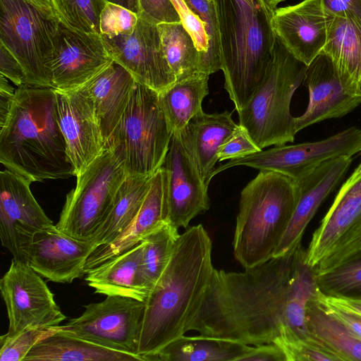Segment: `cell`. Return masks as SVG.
I'll use <instances>...</instances> for the list:
<instances>
[{
	"mask_svg": "<svg viewBox=\"0 0 361 361\" xmlns=\"http://www.w3.org/2000/svg\"><path fill=\"white\" fill-rule=\"evenodd\" d=\"M295 250L243 272L214 269L189 331L246 345L274 343L283 327Z\"/></svg>",
	"mask_w": 361,
	"mask_h": 361,
	"instance_id": "obj_1",
	"label": "cell"
},
{
	"mask_svg": "<svg viewBox=\"0 0 361 361\" xmlns=\"http://www.w3.org/2000/svg\"><path fill=\"white\" fill-rule=\"evenodd\" d=\"M212 240L202 224L180 234L145 301L137 355L144 361L189 331L211 284Z\"/></svg>",
	"mask_w": 361,
	"mask_h": 361,
	"instance_id": "obj_2",
	"label": "cell"
},
{
	"mask_svg": "<svg viewBox=\"0 0 361 361\" xmlns=\"http://www.w3.org/2000/svg\"><path fill=\"white\" fill-rule=\"evenodd\" d=\"M0 161L32 182L75 176L56 111V90L23 84L0 128Z\"/></svg>",
	"mask_w": 361,
	"mask_h": 361,
	"instance_id": "obj_3",
	"label": "cell"
},
{
	"mask_svg": "<svg viewBox=\"0 0 361 361\" xmlns=\"http://www.w3.org/2000/svg\"><path fill=\"white\" fill-rule=\"evenodd\" d=\"M219 28L224 88L240 112L261 84L276 36L271 13L259 1L214 0Z\"/></svg>",
	"mask_w": 361,
	"mask_h": 361,
	"instance_id": "obj_4",
	"label": "cell"
},
{
	"mask_svg": "<svg viewBox=\"0 0 361 361\" xmlns=\"http://www.w3.org/2000/svg\"><path fill=\"white\" fill-rule=\"evenodd\" d=\"M297 180L259 171L240 192L233 240L235 259L244 269L273 258L298 201Z\"/></svg>",
	"mask_w": 361,
	"mask_h": 361,
	"instance_id": "obj_5",
	"label": "cell"
},
{
	"mask_svg": "<svg viewBox=\"0 0 361 361\" xmlns=\"http://www.w3.org/2000/svg\"><path fill=\"white\" fill-rule=\"evenodd\" d=\"M307 65L295 58L276 37L264 77L247 105L238 113V124L260 149L293 142L296 134L290 102L302 82Z\"/></svg>",
	"mask_w": 361,
	"mask_h": 361,
	"instance_id": "obj_6",
	"label": "cell"
},
{
	"mask_svg": "<svg viewBox=\"0 0 361 361\" xmlns=\"http://www.w3.org/2000/svg\"><path fill=\"white\" fill-rule=\"evenodd\" d=\"M172 135L159 92L136 82L104 148L113 150L121 159L127 176H152L164 163Z\"/></svg>",
	"mask_w": 361,
	"mask_h": 361,
	"instance_id": "obj_7",
	"label": "cell"
},
{
	"mask_svg": "<svg viewBox=\"0 0 361 361\" xmlns=\"http://www.w3.org/2000/svg\"><path fill=\"white\" fill-rule=\"evenodd\" d=\"M59 22L25 0H0V44L20 63L27 84L52 87L49 65Z\"/></svg>",
	"mask_w": 361,
	"mask_h": 361,
	"instance_id": "obj_8",
	"label": "cell"
},
{
	"mask_svg": "<svg viewBox=\"0 0 361 361\" xmlns=\"http://www.w3.org/2000/svg\"><path fill=\"white\" fill-rule=\"evenodd\" d=\"M76 177V186L67 194L56 226L71 237L90 241L109 212L127 173L116 153L104 149Z\"/></svg>",
	"mask_w": 361,
	"mask_h": 361,
	"instance_id": "obj_9",
	"label": "cell"
},
{
	"mask_svg": "<svg viewBox=\"0 0 361 361\" xmlns=\"http://www.w3.org/2000/svg\"><path fill=\"white\" fill-rule=\"evenodd\" d=\"M361 250V176L343 184L314 231L306 260L317 274L333 269Z\"/></svg>",
	"mask_w": 361,
	"mask_h": 361,
	"instance_id": "obj_10",
	"label": "cell"
},
{
	"mask_svg": "<svg viewBox=\"0 0 361 361\" xmlns=\"http://www.w3.org/2000/svg\"><path fill=\"white\" fill-rule=\"evenodd\" d=\"M145 306V302L131 298L107 295L102 302L85 305L83 313L60 326V331L137 355Z\"/></svg>",
	"mask_w": 361,
	"mask_h": 361,
	"instance_id": "obj_11",
	"label": "cell"
},
{
	"mask_svg": "<svg viewBox=\"0 0 361 361\" xmlns=\"http://www.w3.org/2000/svg\"><path fill=\"white\" fill-rule=\"evenodd\" d=\"M361 152V130L350 127L322 140L262 149L243 158L231 159L221 170L245 166L259 171L278 172L295 180L305 176L323 163Z\"/></svg>",
	"mask_w": 361,
	"mask_h": 361,
	"instance_id": "obj_12",
	"label": "cell"
},
{
	"mask_svg": "<svg viewBox=\"0 0 361 361\" xmlns=\"http://www.w3.org/2000/svg\"><path fill=\"white\" fill-rule=\"evenodd\" d=\"M7 309L8 330L16 334L28 326H54L66 319L42 276L27 262L13 258L0 280Z\"/></svg>",
	"mask_w": 361,
	"mask_h": 361,
	"instance_id": "obj_13",
	"label": "cell"
},
{
	"mask_svg": "<svg viewBox=\"0 0 361 361\" xmlns=\"http://www.w3.org/2000/svg\"><path fill=\"white\" fill-rule=\"evenodd\" d=\"M31 182L8 169L0 173V238L13 258L27 262L35 235L53 225L31 192Z\"/></svg>",
	"mask_w": 361,
	"mask_h": 361,
	"instance_id": "obj_14",
	"label": "cell"
},
{
	"mask_svg": "<svg viewBox=\"0 0 361 361\" xmlns=\"http://www.w3.org/2000/svg\"><path fill=\"white\" fill-rule=\"evenodd\" d=\"M158 23L138 14L130 32L102 37L114 61L125 68L136 82L160 92L176 81L165 56Z\"/></svg>",
	"mask_w": 361,
	"mask_h": 361,
	"instance_id": "obj_15",
	"label": "cell"
},
{
	"mask_svg": "<svg viewBox=\"0 0 361 361\" xmlns=\"http://www.w3.org/2000/svg\"><path fill=\"white\" fill-rule=\"evenodd\" d=\"M113 62L101 35L79 32L59 22L49 65L53 88L79 89Z\"/></svg>",
	"mask_w": 361,
	"mask_h": 361,
	"instance_id": "obj_16",
	"label": "cell"
},
{
	"mask_svg": "<svg viewBox=\"0 0 361 361\" xmlns=\"http://www.w3.org/2000/svg\"><path fill=\"white\" fill-rule=\"evenodd\" d=\"M161 167L166 173V223L187 228L192 219L209 209V198L208 185L186 152L178 132L173 133Z\"/></svg>",
	"mask_w": 361,
	"mask_h": 361,
	"instance_id": "obj_17",
	"label": "cell"
},
{
	"mask_svg": "<svg viewBox=\"0 0 361 361\" xmlns=\"http://www.w3.org/2000/svg\"><path fill=\"white\" fill-rule=\"evenodd\" d=\"M56 96L58 123L77 176L104 152V139L93 103L82 87L56 90Z\"/></svg>",
	"mask_w": 361,
	"mask_h": 361,
	"instance_id": "obj_18",
	"label": "cell"
},
{
	"mask_svg": "<svg viewBox=\"0 0 361 361\" xmlns=\"http://www.w3.org/2000/svg\"><path fill=\"white\" fill-rule=\"evenodd\" d=\"M332 18L324 11L321 0H303L276 8L271 13V25L285 48L308 66L322 52Z\"/></svg>",
	"mask_w": 361,
	"mask_h": 361,
	"instance_id": "obj_19",
	"label": "cell"
},
{
	"mask_svg": "<svg viewBox=\"0 0 361 361\" xmlns=\"http://www.w3.org/2000/svg\"><path fill=\"white\" fill-rule=\"evenodd\" d=\"M302 83L309 92L305 113L294 117L296 133L309 126L345 116L361 104V95L348 92L331 58L321 52L307 66Z\"/></svg>",
	"mask_w": 361,
	"mask_h": 361,
	"instance_id": "obj_20",
	"label": "cell"
},
{
	"mask_svg": "<svg viewBox=\"0 0 361 361\" xmlns=\"http://www.w3.org/2000/svg\"><path fill=\"white\" fill-rule=\"evenodd\" d=\"M97 246L76 239L51 225L34 237L28 263L48 281L71 283L85 275V264Z\"/></svg>",
	"mask_w": 361,
	"mask_h": 361,
	"instance_id": "obj_21",
	"label": "cell"
},
{
	"mask_svg": "<svg viewBox=\"0 0 361 361\" xmlns=\"http://www.w3.org/2000/svg\"><path fill=\"white\" fill-rule=\"evenodd\" d=\"M352 160L351 157L329 160L297 180L300 188L298 201L273 257L287 255L300 245L308 224L323 201L341 181Z\"/></svg>",
	"mask_w": 361,
	"mask_h": 361,
	"instance_id": "obj_22",
	"label": "cell"
},
{
	"mask_svg": "<svg viewBox=\"0 0 361 361\" xmlns=\"http://www.w3.org/2000/svg\"><path fill=\"white\" fill-rule=\"evenodd\" d=\"M166 173L160 168L153 176L142 204L130 224L110 243L97 247L85 264V274L107 259L142 242L166 223Z\"/></svg>",
	"mask_w": 361,
	"mask_h": 361,
	"instance_id": "obj_23",
	"label": "cell"
},
{
	"mask_svg": "<svg viewBox=\"0 0 361 361\" xmlns=\"http://www.w3.org/2000/svg\"><path fill=\"white\" fill-rule=\"evenodd\" d=\"M237 125L228 111L213 114L202 111L177 131L186 152L207 185L219 161V147Z\"/></svg>",
	"mask_w": 361,
	"mask_h": 361,
	"instance_id": "obj_24",
	"label": "cell"
},
{
	"mask_svg": "<svg viewBox=\"0 0 361 361\" xmlns=\"http://www.w3.org/2000/svg\"><path fill=\"white\" fill-rule=\"evenodd\" d=\"M135 82L133 76L114 61L82 87L93 103L105 143L122 117Z\"/></svg>",
	"mask_w": 361,
	"mask_h": 361,
	"instance_id": "obj_25",
	"label": "cell"
},
{
	"mask_svg": "<svg viewBox=\"0 0 361 361\" xmlns=\"http://www.w3.org/2000/svg\"><path fill=\"white\" fill-rule=\"evenodd\" d=\"M145 240L87 271L85 281L96 293L128 297L145 302L148 293L139 281Z\"/></svg>",
	"mask_w": 361,
	"mask_h": 361,
	"instance_id": "obj_26",
	"label": "cell"
},
{
	"mask_svg": "<svg viewBox=\"0 0 361 361\" xmlns=\"http://www.w3.org/2000/svg\"><path fill=\"white\" fill-rule=\"evenodd\" d=\"M322 52L334 62L345 88L361 95V25L350 18L333 17Z\"/></svg>",
	"mask_w": 361,
	"mask_h": 361,
	"instance_id": "obj_27",
	"label": "cell"
},
{
	"mask_svg": "<svg viewBox=\"0 0 361 361\" xmlns=\"http://www.w3.org/2000/svg\"><path fill=\"white\" fill-rule=\"evenodd\" d=\"M23 361H144V359L59 331L37 344Z\"/></svg>",
	"mask_w": 361,
	"mask_h": 361,
	"instance_id": "obj_28",
	"label": "cell"
},
{
	"mask_svg": "<svg viewBox=\"0 0 361 361\" xmlns=\"http://www.w3.org/2000/svg\"><path fill=\"white\" fill-rule=\"evenodd\" d=\"M319 291L316 271L307 263L306 250L300 244L294 252L293 269L280 336L304 338L308 336L306 307L317 298Z\"/></svg>",
	"mask_w": 361,
	"mask_h": 361,
	"instance_id": "obj_29",
	"label": "cell"
},
{
	"mask_svg": "<svg viewBox=\"0 0 361 361\" xmlns=\"http://www.w3.org/2000/svg\"><path fill=\"white\" fill-rule=\"evenodd\" d=\"M252 349L233 341L183 335L148 356L147 361H240Z\"/></svg>",
	"mask_w": 361,
	"mask_h": 361,
	"instance_id": "obj_30",
	"label": "cell"
},
{
	"mask_svg": "<svg viewBox=\"0 0 361 361\" xmlns=\"http://www.w3.org/2000/svg\"><path fill=\"white\" fill-rule=\"evenodd\" d=\"M152 176H127L106 217L90 240L97 247L112 242L134 219L148 192Z\"/></svg>",
	"mask_w": 361,
	"mask_h": 361,
	"instance_id": "obj_31",
	"label": "cell"
},
{
	"mask_svg": "<svg viewBox=\"0 0 361 361\" xmlns=\"http://www.w3.org/2000/svg\"><path fill=\"white\" fill-rule=\"evenodd\" d=\"M305 321L308 336L340 361H361V340L315 299L306 307Z\"/></svg>",
	"mask_w": 361,
	"mask_h": 361,
	"instance_id": "obj_32",
	"label": "cell"
},
{
	"mask_svg": "<svg viewBox=\"0 0 361 361\" xmlns=\"http://www.w3.org/2000/svg\"><path fill=\"white\" fill-rule=\"evenodd\" d=\"M209 76L197 74L176 80L159 92L161 108L173 133L182 130L192 117L203 111L202 102L209 94Z\"/></svg>",
	"mask_w": 361,
	"mask_h": 361,
	"instance_id": "obj_33",
	"label": "cell"
},
{
	"mask_svg": "<svg viewBox=\"0 0 361 361\" xmlns=\"http://www.w3.org/2000/svg\"><path fill=\"white\" fill-rule=\"evenodd\" d=\"M165 56L176 80L202 74L201 55L180 22L157 25Z\"/></svg>",
	"mask_w": 361,
	"mask_h": 361,
	"instance_id": "obj_34",
	"label": "cell"
},
{
	"mask_svg": "<svg viewBox=\"0 0 361 361\" xmlns=\"http://www.w3.org/2000/svg\"><path fill=\"white\" fill-rule=\"evenodd\" d=\"M179 235L178 228L165 224L144 240L138 276L148 295L169 263Z\"/></svg>",
	"mask_w": 361,
	"mask_h": 361,
	"instance_id": "obj_35",
	"label": "cell"
},
{
	"mask_svg": "<svg viewBox=\"0 0 361 361\" xmlns=\"http://www.w3.org/2000/svg\"><path fill=\"white\" fill-rule=\"evenodd\" d=\"M66 26L85 33L100 34L99 20L106 0H49Z\"/></svg>",
	"mask_w": 361,
	"mask_h": 361,
	"instance_id": "obj_36",
	"label": "cell"
},
{
	"mask_svg": "<svg viewBox=\"0 0 361 361\" xmlns=\"http://www.w3.org/2000/svg\"><path fill=\"white\" fill-rule=\"evenodd\" d=\"M319 290L334 296L361 295V250L331 269L317 274Z\"/></svg>",
	"mask_w": 361,
	"mask_h": 361,
	"instance_id": "obj_37",
	"label": "cell"
},
{
	"mask_svg": "<svg viewBox=\"0 0 361 361\" xmlns=\"http://www.w3.org/2000/svg\"><path fill=\"white\" fill-rule=\"evenodd\" d=\"M60 331L54 326H28L10 335L0 337V361H23L28 353L39 342Z\"/></svg>",
	"mask_w": 361,
	"mask_h": 361,
	"instance_id": "obj_38",
	"label": "cell"
},
{
	"mask_svg": "<svg viewBox=\"0 0 361 361\" xmlns=\"http://www.w3.org/2000/svg\"><path fill=\"white\" fill-rule=\"evenodd\" d=\"M283 351L286 361H340L338 357L310 336L278 337L274 342Z\"/></svg>",
	"mask_w": 361,
	"mask_h": 361,
	"instance_id": "obj_39",
	"label": "cell"
},
{
	"mask_svg": "<svg viewBox=\"0 0 361 361\" xmlns=\"http://www.w3.org/2000/svg\"><path fill=\"white\" fill-rule=\"evenodd\" d=\"M138 20V14L118 4L106 1L99 20L102 37H113L133 31Z\"/></svg>",
	"mask_w": 361,
	"mask_h": 361,
	"instance_id": "obj_40",
	"label": "cell"
},
{
	"mask_svg": "<svg viewBox=\"0 0 361 361\" xmlns=\"http://www.w3.org/2000/svg\"><path fill=\"white\" fill-rule=\"evenodd\" d=\"M261 150L251 139L246 129L238 124L220 146L218 159L221 161L243 158Z\"/></svg>",
	"mask_w": 361,
	"mask_h": 361,
	"instance_id": "obj_41",
	"label": "cell"
},
{
	"mask_svg": "<svg viewBox=\"0 0 361 361\" xmlns=\"http://www.w3.org/2000/svg\"><path fill=\"white\" fill-rule=\"evenodd\" d=\"M140 13L161 23L180 22L179 15L171 0H138Z\"/></svg>",
	"mask_w": 361,
	"mask_h": 361,
	"instance_id": "obj_42",
	"label": "cell"
},
{
	"mask_svg": "<svg viewBox=\"0 0 361 361\" xmlns=\"http://www.w3.org/2000/svg\"><path fill=\"white\" fill-rule=\"evenodd\" d=\"M321 4L329 16L350 18L361 25V0H321Z\"/></svg>",
	"mask_w": 361,
	"mask_h": 361,
	"instance_id": "obj_43",
	"label": "cell"
},
{
	"mask_svg": "<svg viewBox=\"0 0 361 361\" xmlns=\"http://www.w3.org/2000/svg\"><path fill=\"white\" fill-rule=\"evenodd\" d=\"M0 72L18 87L27 84L24 69L16 57L0 44Z\"/></svg>",
	"mask_w": 361,
	"mask_h": 361,
	"instance_id": "obj_44",
	"label": "cell"
},
{
	"mask_svg": "<svg viewBox=\"0 0 361 361\" xmlns=\"http://www.w3.org/2000/svg\"><path fill=\"white\" fill-rule=\"evenodd\" d=\"M315 300L319 303L338 308L361 317V295L353 296H334L319 292Z\"/></svg>",
	"mask_w": 361,
	"mask_h": 361,
	"instance_id": "obj_45",
	"label": "cell"
},
{
	"mask_svg": "<svg viewBox=\"0 0 361 361\" xmlns=\"http://www.w3.org/2000/svg\"><path fill=\"white\" fill-rule=\"evenodd\" d=\"M240 361H286L283 350L276 343L256 345Z\"/></svg>",
	"mask_w": 361,
	"mask_h": 361,
	"instance_id": "obj_46",
	"label": "cell"
},
{
	"mask_svg": "<svg viewBox=\"0 0 361 361\" xmlns=\"http://www.w3.org/2000/svg\"><path fill=\"white\" fill-rule=\"evenodd\" d=\"M319 304L341 321L355 336L361 340V317L338 308L324 305L321 303Z\"/></svg>",
	"mask_w": 361,
	"mask_h": 361,
	"instance_id": "obj_47",
	"label": "cell"
},
{
	"mask_svg": "<svg viewBox=\"0 0 361 361\" xmlns=\"http://www.w3.org/2000/svg\"><path fill=\"white\" fill-rule=\"evenodd\" d=\"M3 75L0 77V128L4 124L14 99L16 90Z\"/></svg>",
	"mask_w": 361,
	"mask_h": 361,
	"instance_id": "obj_48",
	"label": "cell"
},
{
	"mask_svg": "<svg viewBox=\"0 0 361 361\" xmlns=\"http://www.w3.org/2000/svg\"><path fill=\"white\" fill-rule=\"evenodd\" d=\"M106 1L122 6L137 14L140 13L138 0H106Z\"/></svg>",
	"mask_w": 361,
	"mask_h": 361,
	"instance_id": "obj_49",
	"label": "cell"
},
{
	"mask_svg": "<svg viewBox=\"0 0 361 361\" xmlns=\"http://www.w3.org/2000/svg\"><path fill=\"white\" fill-rule=\"evenodd\" d=\"M25 1H27L30 4L34 5L35 6L37 7L38 8H39L45 12L55 14L54 10H53L51 4L49 0H25Z\"/></svg>",
	"mask_w": 361,
	"mask_h": 361,
	"instance_id": "obj_50",
	"label": "cell"
},
{
	"mask_svg": "<svg viewBox=\"0 0 361 361\" xmlns=\"http://www.w3.org/2000/svg\"><path fill=\"white\" fill-rule=\"evenodd\" d=\"M269 11L272 13L276 8L278 4L286 1V0H259Z\"/></svg>",
	"mask_w": 361,
	"mask_h": 361,
	"instance_id": "obj_51",
	"label": "cell"
},
{
	"mask_svg": "<svg viewBox=\"0 0 361 361\" xmlns=\"http://www.w3.org/2000/svg\"><path fill=\"white\" fill-rule=\"evenodd\" d=\"M361 176V162L354 170L349 179H355Z\"/></svg>",
	"mask_w": 361,
	"mask_h": 361,
	"instance_id": "obj_52",
	"label": "cell"
},
{
	"mask_svg": "<svg viewBox=\"0 0 361 361\" xmlns=\"http://www.w3.org/2000/svg\"><path fill=\"white\" fill-rule=\"evenodd\" d=\"M244 1H245L247 3H248L251 5L254 4L256 2V0H244Z\"/></svg>",
	"mask_w": 361,
	"mask_h": 361,
	"instance_id": "obj_53",
	"label": "cell"
}]
</instances>
